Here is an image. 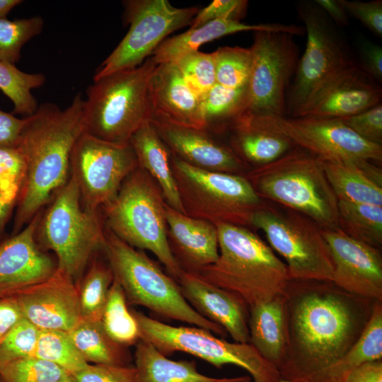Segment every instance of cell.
I'll return each instance as SVG.
<instances>
[{
	"mask_svg": "<svg viewBox=\"0 0 382 382\" xmlns=\"http://www.w3.org/2000/svg\"><path fill=\"white\" fill-rule=\"evenodd\" d=\"M22 2L21 0H0V18H6L7 14Z\"/></svg>",
	"mask_w": 382,
	"mask_h": 382,
	"instance_id": "cell-55",
	"label": "cell"
},
{
	"mask_svg": "<svg viewBox=\"0 0 382 382\" xmlns=\"http://www.w3.org/2000/svg\"><path fill=\"white\" fill-rule=\"evenodd\" d=\"M23 318L16 296L0 299V343Z\"/></svg>",
	"mask_w": 382,
	"mask_h": 382,
	"instance_id": "cell-51",
	"label": "cell"
},
{
	"mask_svg": "<svg viewBox=\"0 0 382 382\" xmlns=\"http://www.w3.org/2000/svg\"><path fill=\"white\" fill-rule=\"evenodd\" d=\"M294 37L285 33L254 32L247 104L238 123L260 117L286 116L288 86L299 62Z\"/></svg>",
	"mask_w": 382,
	"mask_h": 382,
	"instance_id": "cell-13",
	"label": "cell"
},
{
	"mask_svg": "<svg viewBox=\"0 0 382 382\" xmlns=\"http://www.w3.org/2000/svg\"><path fill=\"white\" fill-rule=\"evenodd\" d=\"M45 79L41 73H26L14 64L0 61V90L13 103V115L27 117L35 112L38 105L32 91L43 86Z\"/></svg>",
	"mask_w": 382,
	"mask_h": 382,
	"instance_id": "cell-37",
	"label": "cell"
},
{
	"mask_svg": "<svg viewBox=\"0 0 382 382\" xmlns=\"http://www.w3.org/2000/svg\"><path fill=\"white\" fill-rule=\"evenodd\" d=\"M251 226L285 260L290 279L332 282V260L322 228L313 220L265 204L253 214Z\"/></svg>",
	"mask_w": 382,
	"mask_h": 382,
	"instance_id": "cell-11",
	"label": "cell"
},
{
	"mask_svg": "<svg viewBox=\"0 0 382 382\" xmlns=\"http://www.w3.org/2000/svg\"><path fill=\"white\" fill-rule=\"evenodd\" d=\"M101 324L109 337L121 346L136 345L141 339L138 323L128 308L121 285L115 278L108 291Z\"/></svg>",
	"mask_w": 382,
	"mask_h": 382,
	"instance_id": "cell-36",
	"label": "cell"
},
{
	"mask_svg": "<svg viewBox=\"0 0 382 382\" xmlns=\"http://www.w3.org/2000/svg\"><path fill=\"white\" fill-rule=\"evenodd\" d=\"M360 67L377 83L382 81V48L369 40L359 45Z\"/></svg>",
	"mask_w": 382,
	"mask_h": 382,
	"instance_id": "cell-49",
	"label": "cell"
},
{
	"mask_svg": "<svg viewBox=\"0 0 382 382\" xmlns=\"http://www.w3.org/2000/svg\"><path fill=\"white\" fill-rule=\"evenodd\" d=\"M216 83L231 88L248 86L251 65L250 47H221L212 52Z\"/></svg>",
	"mask_w": 382,
	"mask_h": 382,
	"instance_id": "cell-39",
	"label": "cell"
},
{
	"mask_svg": "<svg viewBox=\"0 0 382 382\" xmlns=\"http://www.w3.org/2000/svg\"><path fill=\"white\" fill-rule=\"evenodd\" d=\"M337 200L382 206V172L371 161L342 163L323 161Z\"/></svg>",
	"mask_w": 382,
	"mask_h": 382,
	"instance_id": "cell-28",
	"label": "cell"
},
{
	"mask_svg": "<svg viewBox=\"0 0 382 382\" xmlns=\"http://www.w3.org/2000/svg\"><path fill=\"white\" fill-rule=\"evenodd\" d=\"M295 298L286 292L289 347L279 369L283 382H299L342 357L359 335L356 309L340 288L303 287Z\"/></svg>",
	"mask_w": 382,
	"mask_h": 382,
	"instance_id": "cell-2",
	"label": "cell"
},
{
	"mask_svg": "<svg viewBox=\"0 0 382 382\" xmlns=\"http://www.w3.org/2000/svg\"><path fill=\"white\" fill-rule=\"evenodd\" d=\"M40 212L21 231L0 243V299L17 296L46 280L57 269V260L36 238Z\"/></svg>",
	"mask_w": 382,
	"mask_h": 382,
	"instance_id": "cell-19",
	"label": "cell"
},
{
	"mask_svg": "<svg viewBox=\"0 0 382 382\" xmlns=\"http://www.w3.org/2000/svg\"><path fill=\"white\" fill-rule=\"evenodd\" d=\"M251 380L249 376H241L232 378H218L215 382H251Z\"/></svg>",
	"mask_w": 382,
	"mask_h": 382,
	"instance_id": "cell-56",
	"label": "cell"
},
{
	"mask_svg": "<svg viewBox=\"0 0 382 382\" xmlns=\"http://www.w3.org/2000/svg\"><path fill=\"white\" fill-rule=\"evenodd\" d=\"M363 139L382 146V105L340 119Z\"/></svg>",
	"mask_w": 382,
	"mask_h": 382,
	"instance_id": "cell-45",
	"label": "cell"
},
{
	"mask_svg": "<svg viewBox=\"0 0 382 382\" xmlns=\"http://www.w3.org/2000/svg\"><path fill=\"white\" fill-rule=\"evenodd\" d=\"M68 374L52 362L30 357L1 367L0 382H57Z\"/></svg>",
	"mask_w": 382,
	"mask_h": 382,
	"instance_id": "cell-41",
	"label": "cell"
},
{
	"mask_svg": "<svg viewBox=\"0 0 382 382\" xmlns=\"http://www.w3.org/2000/svg\"><path fill=\"white\" fill-rule=\"evenodd\" d=\"M333 266L332 282L340 289L382 300V257L378 248L356 240L340 228H322Z\"/></svg>",
	"mask_w": 382,
	"mask_h": 382,
	"instance_id": "cell-18",
	"label": "cell"
},
{
	"mask_svg": "<svg viewBox=\"0 0 382 382\" xmlns=\"http://www.w3.org/2000/svg\"><path fill=\"white\" fill-rule=\"evenodd\" d=\"M297 11L304 24L307 40L286 96V112L289 117L296 116L325 80L357 62L335 23L314 1L299 3Z\"/></svg>",
	"mask_w": 382,
	"mask_h": 382,
	"instance_id": "cell-12",
	"label": "cell"
},
{
	"mask_svg": "<svg viewBox=\"0 0 382 382\" xmlns=\"http://www.w3.org/2000/svg\"><path fill=\"white\" fill-rule=\"evenodd\" d=\"M215 225L219 257L192 273L238 295L248 308L286 293L290 281L287 267L270 245L248 227Z\"/></svg>",
	"mask_w": 382,
	"mask_h": 382,
	"instance_id": "cell-3",
	"label": "cell"
},
{
	"mask_svg": "<svg viewBox=\"0 0 382 382\" xmlns=\"http://www.w3.org/2000/svg\"><path fill=\"white\" fill-rule=\"evenodd\" d=\"M134 376V366L96 364L73 375L76 382H133Z\"/></svg>",
	"mask_w": 382,
	"mask_h": 382,
	"instance_id": "cell-47",
	"label": "cell"
},
{
	"mask_svg": "<svg viewBox=\"0 0 382 382\" xmlns=\"http://www.w3.org/2000/svg\"><path fill=\"white\" fill-rule=\"evenodd\" d=\"M25 163L18 147L0 146V190L19 192Z\"/></svg>",
	"mask_w": 382,
	"mask_h": 382,
	"instance_id": "cell-46",
	"label": "cell"
},
{
	"mask_svg": "<svg viewBox=\"0 0 382 382\" xmlns=\"http://www.w3.org/2000/svg\"><path fill=\"white\" fill-rule=\"evenodd\" d=\"M381 97L379 83L357 61L320 84L295 117L341 119L381 103Z\"/></svg>",
	"mask_w": 382,
	"mask_h": 382,
	"instance_id": "cell-17",
	"label": "cell"
},
{
	"mask_svg": "<svg viewBox=\"0 0 382 382\" xmlns=\"http://www.w3.org/2000/svg\"><path fill=\"white\" fill-rule=\"evenodd\" d=\"M172 62L177 66L187 83L202 100L216 84L215 63L212 53L192 51Z\"/></svg>",
	"mask_w": 382,
	"mask_h": 382,
	"instance_id": "cell-42",
	"label": "cell"
},
{
	"mask_svg": "<svg viewBox=\"0 0 382 382\" xmlns=\"http://www.w3.org/2000/svg\"><path fill=\"white\" fill-rule=\"evenodd\" d=\"M340 228L349 236L378 248L382 244V206L337 201Z\"/></svg>",
	"mask_w": 382,
	"mask_h": 382,
	"instance_id": "cell-35",
	"label": "cell"
},
{
	"mask_svg": "<svg viewBox=\"0 0 382 382\" xmlns=\"http://www.w3.org/2000/svg\"><path fill=\"white\" fill-rule=\"evenodd\" d=\"M18 192L0 190V243L5 239V230L16 208Z\"/></svg>",
	"mask_w": 382,
	"mask_h": 382,
	"instance_id": "cell-53",
	"label": "cell"
},
{
	"mask_svg": "<svg viewBox=\"0 0 382 382\" xmlns=\"http://www.w3.org/2000/svg\"><path fill=\"white\" fill-rule=\"evenodd\" d=\"M158 135L173 154L196 168L232 174L243 173L248 166L226 145L202 129L181 125L151 116Z\"/></svg>",
	"mask_w": 382,
	"mask_h": 382,
	"instance_id": "cell-21",
	"label": "cell"
},
{
	"mask_svg": "<svg viewBox=\"0 0 382 382\" xmlns=\"http://www.w3.org/2000/svg\"><path fill=\"white\" fill-rule=\"evenodd\" d=\"M230 132V147L254 168L277 160L296 146L284 135L250 122L239 123Z\"/></svg>",
	"mask_w": 382,
	"mask_h": 382,
	"instance_id": "cell-31",
	"label": "cell"
},
{
	"mask_svg": "<svg viewBox=\"0 0 382 382\" xmlns=\"http://www.w3.org/2000/svg\"><path fill=\"white\" fill-rule=\"evenodd\" d=\"M70 337L86 362L96 364L129 366L127 347L112 340L103 328L101 321L81 320L70 332Z\"/></svg>",
	"mask_w": 382,
	"mask_h": 382,
	"instance_id": "cell-33",
	"label": "cell"
},
{
	"mask_svg": "<svg viewBox=\"0 0 382 382\" xmlns=\"http://www.w3.org/2000/svg\"><path fill=\"white\" fill-rule=\"evenodd\" d=\"M141 339L165 356L188 353L216 368L233 364L245 369L253 382H283L277 367L266 360L250 343L230 342L199 327L173 326L131 310Z\"/></svg>",
	"mask_w": 382,
	"mask_h": 382,
	"instance_id": "cell-10",
	"label": "cell"
},
{
	"mask_svg": "<svg viewBox=\"0 0 382 382\" xmlns=\"http://www.w3.org/2000/svg\"><path fill=\"white\" fill-rule=\"evenodd\" d=\"M340 4L353 17L359 20L370 31L382 37V1H369L340 0Z\"/></svg>",
	"mask_w": 382,
	"mask_h": 382,
	"instance_id": "cell-48",
	"label": "cell"
},
{
	"mask_svg": "<svg viewBox=\"0 0 382 382\" xmlns=\"http://www.w3.org/2000/svg\"><path fill=\"white\" fill-rule=\"evenodd\" d=\"M170 250L183 270L195 272L215 262L219 257L218 231L215 224L165 207Z\"/></svg>",
	"mask_w": 382,
	"mask_h": 382,
	"instance_id": "cell-24",
	"label": "cell"
},
{
	"mask_svg": "<svg viewBox=\"0 0 382 382\" xmlns=\"http://www.w3.org/2000/svg\"><path fill=\"white\" fill-rule=\"evenodd\" d=\"M247 0H214L207 6L199 9L190 23L195 28L212 21H241L247 13Z\"/></svg>",
	"mask_w": 382,
	"mask_h": 382,
	"instance_id": "cell-44",
	"label": "cell"
},
{
	"mask_svg": "<svg viewBox=\"0 0 382 382\" xmlns=\"http://www.w3.org/2000/svg\"><path fill=\"white\" fill-rule=\"evenodd\" d=\"M114 274L108 262L93 257L76 284L81 320L101 321Z\"/></svg>",
	"mask_w": 382,
	"mask_h": 382,
	"instance_id": "cell-34",
	"label": "cell"
},
{
	"mask_svg": "<svg viewBox=\"0 0 382 382\" xmlns=\"http://www.w3.org/2000/svg\"><path fill=\"white\" fill-rule=\"evenodd\" d=\"M124 6L128 32L96 70L93 81L141 65L168 35L190 25L199 11L197 6L177 8L168 0H129Z\"/></svg>",
	"mask_w": 382,
	"mask_h": 382,
	"instance_id": "cell-14",
	"label": "cell"
},
{
	"mask_svg": "<svg viewBox=\"0 0 382 382\" xmlns=\"http://www.w3.org/2000/svg\"><path fill=\"white\" fill-rule=\"evenodd\" d=\"M345 382H382L381 359L359 366L349 374Z\"/></svg>",
	"mask_w": 382,
	"mask_h": 382,
	"instance_id": "cell-52",
	"label": "cell"
},
{
	"mask_svg": "<svg viewBox=\"0 0 382 382\" xmlns=\"http://www.w3.org/2000/svg\"><path fill=\"white\" fill-rule=\"evenodd\" d=\"M176 282L185 299L197 313L223 328L235 342L250 343L249 308L241 297L185 270Z\"/></svg>",
	"mask_w": 382,
	"mask_h": 382,
	"instance_id": "cell-22",
	"label": "cell"
},
{
	"mask_svg": "<svg viewBox=\"0 0 382 382\" xmlns=\"http://www.w3.org/2000/svg\"><path fill=\"white\" fill-rule=\"evenodd\" d=\"M250 122L277 132L323 161L361 163L382 161V146L369 142L340 119L311 117H269Z\"/></svg>",
	"mask_w": 382,
	"mask_h": 382,
	"instance_id": "cell-15",
	"label": "cell"
},
{
	"mask_svg": "<svg viewBox=\"0 0 382 382\" xmlns=\"http://www.w3.org/2000/svg\"><path fill=\"white\" fill-rule=\"evenodd\" d=\"M83 103L81 94L77 93L65 109L45 103L25 117L17 147L23 154L25 168L15 208L12 235L42 212L68 182L71 152L84 132Z\"/></svg>",
	"mask_w": 382,
	"mask_h": 382,
	"instance_id": "cell-1",
	"label": "cell"
},
{
	"mask_svg": "<svg viewBox=\"0 0 382 382\" xmlns=\"http://www.w3.org/2000/svg\"><path fill=\"white\" fill-rule=\"evenodd\" d=\"M248 86L231 88L216 83L202 100L204 129L212 133L230 131L243 118Z\"/></svg>",
	"mask_w": 382,
	"mask_h": 382,
	"instance_id": "cell-32",
	"label": "cell"
},
{
	"mask_svg": "<svg viewBox=\"0 0 382 382\" xmlns=\"http://www.w3.org/2000/svg\"><path fill=\"white\" fill-rule=\"evenodd\" d=\"M272 31L300 35L305 33L303 26L282 23L247 24L236 21H212L195 28L163 40L152 53L156 64L172 62L178 57L198 50L203 44L223 36L245 31Z\"/></svg>",
	"mask_w": 382,
	"mask_h": 382,
	"instance_id": "cell-26",
	"label": "cell"
},
{
	"mask_svg": "<svg viewBox=\"0 0 382 382\" xmlns=\"http://www.w3.org/2000/svg\"><path fill=\"white\" fill-rule=\"evenodd\" d=\"M39 329L23 318L0 343V369L13 361L34 357Z\"/></svg>",
	"mask_w": 382,
	"mask_h": 382,
	"instance_id": "cell-43",
	"label": "cell"
},
{
	"mask_svg": "<svg viewBox=\"0 0 382 382\" xmlns=\"http://www.w3.org/2000/svg\"><path fill=\"white\" fill-rule=\"evenodd\" d=\"M57 382H76L72 375L68 374Z\"/></svg>",
	"mask_w": 382,
	"mask_h": 382,
	"instance_id": "cell-57",
	"label": "cell"
},
{
	"mask_svg": "<svg viewBox=\"0 0 382 382\" xmlns=\"http://www.w3.org/2000/svg\"><path fill=\"white\" fill-rule=\"evenodd\" d=\"M16 297L23 318L39 330L70 332L81 320L77 286L58 268Z\"/></svg>",
	"mask_w": 382,
	"mask_h": 382,
	"instance_id": "cell-20",
	"label": "cell"
},
{
	"mask_svg": "<svg viewBox=\"0 0 382 382\" xmlns=\"http://www.w3.org/2000/svg\"><path fill=\"white\" fill-rule=\"evenodd\" d=\"M156 66L150 57L135 68L93 81L83 103L84 132L106 141L129 144L151 116L148 86Z\"/></svg>",
	"mask_w": 382,
	"mask_h": 382,
	"instance_id": "cell-5",
	"label": "cell"
},
{
	"mask_svg": "<svg viewBox=\"0 0 382 382\" xmlns=\"http://www.w3.org/2000/svg\"><path fill=\"white\" fill-rule=\"evenodd\" d=\"M166 205L158 184L137 167L103 209L108 229L130 246L151 252L176 281L183 270L168 243Z\"/></svg>",
	"mask_w": 382,
	"mask_h": 382,
	"instance_id": "cell-6",
	"label": "cell"
},
{
	"mask_svg": "<svg viewBox=\"0 0 382 382\" xmlns=\"http://www.w3.org/2000/svg\"><path fill=\"white\" fill-rule=\"evenodd\" d=\"M103 251L127 303L144 306L161 317L187 323L220 336L227 334L223 328L201 316L187 303L177 282L156 262L107 228Z\"/></svg>",
	"mask_w": 382,
	"mask_h": 382,
	"instance_id": "cell-7",
	"label": "cell"
},
{
	"mask_svg": "<svg viewBox=\"0 0 382 382\" xmlns=\"http://www.w3.org/2000/svg\"><path fill=\"white\" fill-rule=\"evenodd\" d=\"M34 357L54 364L72 376L88 364L69 332L57 330H39Z\"/></svg>",
	"mask_w": 382,
	"mask_h": 382,
	"instance_id": "cell-38",
	"label": "cell"
},
{
	"mask_svg": "<svg viewBox=\"0 0 382 382\" xmlns=\"http://www.w3.org/2000/svg\"><path fill=\"white\" fill-rule=\"evenodd\" d=\"M314 3L320 7L328 18L338 25H347L349 19L347 13L340 0H315Z\"/></svg>",
	"mask_w": 382,
	"mask_h": 382,
	"instance_id": "cell-54",
	"label": "cell"
},
{
	"mask_svg": "<svg viewBox=\"0 0 382 382\" xmlns=\"http://www.w3.org/2000/svg\"><path fill=\"white\" fill-rule=\"evenodd\" d=\"M261 197L279 203L316 222L340 228L337 199L322 160L295 146L277 160L253 168L245 176Z\"/></svg>",
	"mask_w": 382,
	"mask_h": 382,
	"instance_id": "cell-4",
	"label": "cell"
},
{
	"mask_svg": "<svg viewBox=\"0 0 382 382\" xmlns=\"http://www.w3.org/2000/svg\"><path fill=\"white\" fill-rule=\"evenodd\" d=\"M44 26L40 16L9 20L0 18V61L16 64L21 59L22 47L38 35Z\"/></svg>",
	"mask_w": 382,
	"mask_h": 382,
	"instance_id": "cell-40",
	"label": "cell"
},
{
	"mask_svg": "<svg viewBox=\"0 0 382 382\" xmlns=\"http://www.w3.org/2000/svg\"><path fill=\"white\" fill-rule=\"evenodd\" d=\"M25 124V118H18L0 109V146L17 147Z\"/></svg>",
	"mask_w": 382,
	"mask_h": 382,
	"instance_id": "cell-50",
	"label": "cell"
},
{
	"mask_svg": "<svg viewBox=\"0 0 382 382\" xmlns=\"http://www.w3.org/2000/svg\"><path fill=\"white\" fill-rule=\"evenodd\" d=\"M250 343L279 369L289 347L286 293L249 308Z\"/></svg>",
	"mask_w": 382,
	"mask_h": 382,
	"instance_id": "cell-25",
	"label": "cell"
},
{
	"mask_svg": "<svg viewBox=\"0 0 382 382\" xmlns=\"http://www.w3.org/2000/svg\"><path fill=\"white\" fill-rule=\"evenodd\" d=\"M36 238L43 250L54 253L57 268L76 284L93 257L103 251L105 228L99 212L84 209L71 175L40 212Z\"/></svg>",
	"mask_w": 382,
	"mask_h": 382,
	"instance_id": "cell-8",
	"label": "cell"
},
{
	"mask_svg": "<svg viewBox=\"0 0 382 382\" xmlns=\"http://www.w3.org/2000/svg\"><path fill=\"white\" fill-rule=\"evenodd\" d=\"M136 155L138 166L159 186L166 204L185 214L172 167V152L149 120L131 137L129 142Z\"/></svg>",
	"mask_w": 382,
	"mask_h": 382,
	"instance_id": "cell-27",
	"label": "cell"
},
{
	"mask_svg": "<svg viewBox=\"0 0 382 382\" xmlns=\"http://www.w3.org/2000/svg\"><path fill=\"white\" fill-rule=\"evenodd\" d=\"M148 96L151 116L205 129L202 98L173 62L157 64L149 82Z\"/></svg>",
	"mask_w": 382,
	"mask_h": 382,
	"instance_id": "cell-23",
	"label": "cell"
},
{
	"mask_svg": "<svg viewBox=\"0 0 382 382\" xmlns=\"http://www.w3.org/2000/svg\"><path fill=\"white\" fill-rule=\"evenodd\" d=\"M135 346L133 382H215L218 379L201 374L194 361L168 359L147 341L140 339Z\"/></svg>",
	"mask_w": 382,
	"mask_h": 382,
	"instance_id": "cell-30",
	"label": "cell"
},
{
	"mask_svg": "<svg viewBox=\"0 0 382 382\" xmlns=\"http://www.w3.org/2000/svg\"><path fill=\"white\" fill-rule=\"evenodd\" d=\"M382 358V306L375 304L363 330L352 346L339 359L299 382H345L354 369Z\"/></svg>",
	"mask_w": 382,
	"mask_h": 382,
	"instance_id": "cell-29",
	"label": "cell"
},
{
	"mask_svg": "<svg viewBox=\"0 0 382 382\" xmlns=\"http://www.w3.org/2000/svg\"><path fill=\"white\" fill-rule=\"evenodd\" d=\"M171 167L189 216L249 228L255 212L265 204L244 175L200 169L173 154Z\"/></svg>",
	"mask_w": 382,
	"mask_h": 382,
	"instance_id": "cell-9",
	"label": "cell"
},
{
	"mask_svg": "<svg viewBox=\"0 0 382 382\" xmlns=\"http://www.w3.org/2000/svg\"><path fill=\"white\" fill-rule=\"evenodd\" d=\"M138 166L130 144L106 141L83 132L71 155L70 171L85 209L99 212L112 201Z\"/></svg>",
	"mask_w": 382,
	"mask_h": 382,
	"instance_id": "cell-16",
	"label": "cell"
}]
</instances>
